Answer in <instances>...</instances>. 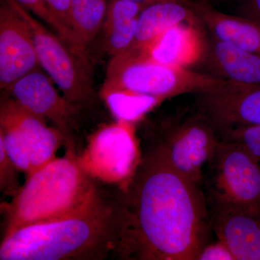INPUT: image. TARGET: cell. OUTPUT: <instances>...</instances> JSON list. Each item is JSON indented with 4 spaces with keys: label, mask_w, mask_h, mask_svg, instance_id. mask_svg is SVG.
I'll list each match as a JSON object with an SVG mask.
<instances>
[{
    "label": "cell",
    "mask_w": 260,
    "mask_h": 260,
    "mask_svg": "<svg viewBox=\"0 0 260 260\" xmlns=\"http://www.w3.org/2000/svg\"><path fill=\"white\" fill-rule=\"evenodd\" d=\"M28 25L41 68L68 102L83 107L95 100L93 77L85 53L49 31L16 0H8Z\"/></svg>",
    "instance_id": "cell-5"
},
{
    "label": "cell",
    "mask_w": 260,
    "mask_h": 260,
    "mask_svg": "<svg viewBox=\"0 0 260 260\" xmlns=\"http://www.w3.org/2000/svg\"><path fill=\"white\" fill-rule=\"evenodd\" d=\"M147 6L128 0L109 2L102 29L104 49L109 55H117L133 45L138 18Z\"/></svg>",
    "instance_id": "cell-17"
},
{
    "label": "cell",
    "mask_w": 260,
    "mask_h": 260,
    "mask_svg": "<svg viewBox=\"0 0 260 260\" xmlns=\"http://www.w3.org/2000/svg\"><path fill=\"white\" fill-rule=\"evenodd\" d=\"M136 157L132 123L118 121L98 130L90 138L85 153L77 160L93 179L119 183L133 175Z\"/></svg>",
    "instance_id": "cell-9"
},
{
    "label": "cell",
    "mask_w": 260,
    "mask_h": 260,
    "mask_svg": "<svg viewBox=\"0 0 260 260\" xmlns=\"http://www.w3.org/2000/svg\"><path fill=\"white\" fill-rule=\"evenodd\" d=\"M220 141L239 143L260 160V125L234 130L223 137Z\"/></svg>",
    "instance_id": "cell-23"
},
{
    "label": "cell",
    "mask_w": 260,
    "mask_h": 260,
    "mask_svg": "<svg viewBox=\"0 0 260 260\" xmlns=\"http://www.w3.org/2000/svg\"><path fill=\"white\" fill-rule=\"evenodd\" d=\"M128 1L135 2L145 5H150L155 3H162V2H177V3H183V4L189 5L193 0H128Z\"/></svg>",
    "instance_id": "cell-27"
},
{
    "label": "cell",
    "mask_w": 260,
    "mask_h": 260,
    "mask_svg": "<svg viewBox=\"0 0 260 260\" xmlns=\"http://www.w3.org/2000/svg\"><path fill=\"white\" fill-rule=\"evenodd\" d=\"M18 172L20 171L0 143V189L3 194L14 197L20 190L21 186L18 181Z\"/></svg>",
    "instance_id": "cell-22"
},
{
    "label": "cell",
    "mask_w": 260,
    "mask_h": 260,
    "mask_svg": "<svg viewBox=\"0 0 260 260\" xmlns=\"http://www.w3.org/2000/svg\"><path fill=\"white\" fill-rule=\"evenodd\" d=\"M201 25L179 24L167 29L146 45L136 48L160 64L189 69L206 59L208 42Z\"/></svg>",
    "instance_id": "cell-14"
},
{
    "label": "cell",
    "mask_w": 260,
    "mask_h": 260,
    "mask_svg": "<svg viewBox=\"0 0 260 260\" xmlns=\"http://www.w3.org/2000/svg\"><path fill=\"white\" fill-rule=\"evenodd\" d=\"M0 123L13 126L28 151L32 175L55 159L63 140L62 133L49 127L46 119L22 107L12 97L1 99Z\"/></svg>",
    "instance_id": "cell-13"
},
{
    "label": "cell",
    "mask_w": 260,
    "mask_h": 260,
    "mask_svg": "<svg viewBox=\"0 0 260 260\" xmlns=\"http://www.w3.org/2000/svg\"><path fill=\"white\" fill-rule=\"evenodd\" d=\"M243 16L256 20L260 23V0H242Z\"/></svg>",
    "instance_id": "cell-26"
},
{
    "label": "cell",
    "mask_w": 260,
    "mask_h": 260,
    "mask_svg": "<svg viewBox=\"0 0 260 260\" xmlns=\"http://www.w3.org/2000/svg\"><path fill=\"white\" fill-rule=\"evenodd\" d=\"M259 161L242 145L220 141L207 166L205 194L260 213Z\"/></svg>",
    "instance_id": "cell-7"
},
{
    "label": "cell",
    "mask_w": 260,
    "mask_h": 260,
    "mask_svg": "<svg viewBox=\"0 0 260 260\" xmlns=\"http://www.w3.org/2000/svg\"><path fill=\"white\" fill-rule=\"evenodd\" d=\"M215 77L228 81L260 84V56L212 37L206 59Z\"/></svg>",
    "instance_id": "cell-16"
},
{
    "label": "cell",
    "mask_w": 260,
    "mask_h": 260,
    "mask_svg": "<svg viewBox=\"0 0 260 260\" xmlns=\"http://www.w3.org/2000/svg\"><path fill=\"white\" fill-rule=\"evenodd\" d=\"M93 178L80 167L73 150L26 179L4 210V236L25 225L77 209L96 190Z\"/></svg>",
    "instance_id": "cell-3"
},
{
    "label": "cell",
    "mask_w": 260,
    "mask_h": 260,
    "mask_svg": "<svg viewBox=\"0 0 260 260\" xmlns=\"http://www.w3.org/2000/svg\"><path fill=\"white\" fill-rule=\"evenodd\" d=\"M189 5L212 37L260 56V23L257 21L243 15L226 14L194 1Z\"/></svg>",
    "instance_id": "cell-15"
},
{
    "label": "cell",
    "mask_w": 260,
    "mask_h": 260,
    "mask_svg": "<svg viewBox=\"0 0 260 260\" xmlns=\"http://www.w3.org/2000/svg\"><path fill=\"white\" fill-rule=\"evenodd\" d=\"M54 83L50 77L39 68L20 78L5 90L29 112L52 121L67 140L81 107L61 96Z\"/></svg>",
    "instance_id": "cell-12"
},
{
    "label": "cell",
    "mask_w": 260,
    "mask_h": 260,
    "mask_svg": "<svg viewBox=\"0 0 260 260\" xmlns=\"http://www.w3.org/2000/svg\"><path fill=\"white\" fill-rule=\"evenodd\" d=\"M108 0H72L71 30L78 46L85 51L102 28Z\"/></svg>",
    "instance_id": "cell-19"
},
{
    "label": "cell",
    "mask_w": 260,
    "mask_h": 260,
    "mask_svg": "<svg viewBox=\"0 0 260 260\" xmlns=\"http://www.w3.org/2000/svg\"><path fill=\"white\" fill-rule=\"evenodd\" d=\"M41 68L30 29L8 0L0 6V87Z\"/></svg>",
    "instance_id": "cell-11"
},
{
    "label": "cell",
    "mask_w": 260,
    "mask_h": 260,
    "mask_svg": "<svg viewBox=\"0 0 260 260\" xmlns=\"http://www.w3.org/2000/svg\"><path fill=\"white\" fill-rule=\"evenodd\" d=\"M45 1L54 17L73 32L71 30L72 0H45Z\"/></svg>",
    "instance_id": "cell-25"
},
{
    "label": "cell",
    "mask_w": 260,
    "mask_h": 260,
    "mask_svg": "<svg viewBox=\"0 0 260 260\" xmlns=\"http://www.w3.org/2000/svg\"><path fill=\"white\" fill-rule=\"evenodd\" d=\"M220 142L210 121L192 107L162 119L155 146L177 172L200 184Z\"/></svg>",
    "instance_id": "cell-6"
},
{
    "label": "cell",
    "mask_w": 260,
    "mask_h": 260,
    "mask_svg": "<svg viewBox=\"0 0 260 260\" xmlns=\"http://www.w3.org/2000/svg\"><path fill=\"white\" fill-rule=\"evenodd\" d=\"M182 23L202 25L189 5L162 2L148 5L138 18L136 35L131 47H143L167 29Z\"/></svg>",
    "instance_id": "cell-18"
},
{
    "label": "cell",
    "mask_w": 260,
    "mask_h": 260,
    "mask_svg": "<svg viewBox=\"0 0 260 260\" xmlns=\"http://www.w3.org/2000/svg\"><path fill=\"white\" fill-rule=\"evenodd\" d=\"M193 107L210 121L221 140L234 130L260 125V84L228 81L194 93Z\"/></svg>",
    "instance_id": "cell-8"
},
{
    "label": "cell",
    "mask_w": 260,
    "mask_h": 260,
    "mask_svg": "<svg viewBox=\"0 0 260 260\" xmlns=\"http://www.w3.org/2000/svg\"><path fill=\"white\" fill-rule=\"evenodd\" d=\"M227 82L214 75L160 64L131 47L112 56L101 90H125L164 101L205 91Z\"/></svg>",
    "instance_id": "cell-4"
},
{
    "label": "cell",
    "mask_w": 260,
    "mask_h": 260,
    "mask_svg": "<svg viewBox=\"0 0 260 260\" xmlns=\"http://www.w3.org/2000/svg\"><path fill=\"white\" fill-rule=\"evenodd\" d=\"M100 95L118 121L133 123L162 102L158 98L118 90H101Z\"/></svg>",
    "instance_id": "cell-20"
},
{
    "label": "cell",
    "mask_w": 260,
    "mask_h": 260,
    "mask_svg": "<svg viewBox=\"0 0 260 260\" xmlns=\"http://www.w3.org/2000/svg\"><path fill=\"white\" fill-rule=\"evenodd\" d=\"M117 199L97 189L69 213L25 225L3 237L0 260H101L116 256L121 229Z\"/></svg>",
    "instance_id": "cell-2"
},
{
    "label": "cell",
    "mask_w": 260,
    "mask_h": 260,
    "mask_svg": "<svg viewBox=\"0 0 260 260\" xmlns=\"http://www.w3.org/2000/svg\"><path fill=\"white\" fill-rule=\"evenodd\" d=\"M16 1L24 8L28 11L32 12L34 15L42 19L48 25H50L51 28L55 30L56 34L65 42L69 43L78 50L85 52L80 49L73 32L60 23L52 14L45 0H16Z\"/></svg>",
    "instance_id": "cell-21"
},
{
    "label": "cell",
    "mask_w": 260,
    "mask_h": 260,
    "mask_svg": "<svg viewBox=\"0 0 260 260\" xmlns=\"http://www.w3.org/2000/svg\"><path fill=\"white\" fill-rule=\"evenodd\" d=\"M210 228L235 260H260V213L206 196Z\"/></svg>",
    "instance_id": "cell-10"
},
{
    "label": "cell",
    "mask_w": 260,
    "mask_h": 260,
    "mask_svg": "<svg viewBox=\"0 0 260 260\" xmlns=\"http://www.w3.org/2000/svg\"><path fill=\"white\" fill-rule=\"evenodd\" d=\"M116 257L197 260L211 230L206 194L154 148L138 164L119 198Z\"/></svg>",
    "instance_id": "cell-1"
},
{
    "label": "cell",
    "mask_w": 260,
    "mask_h": 260,
    "mask_svg": "<svg viewBox=\"0 0 260 260\" xmlns=\"http://www.w3.org/2000/svg\"><path fill=\"white\" fill-rule=\"evenodd\" d=\"M197 260H235V258L229 248L218 240L213 244L205 245Z\"/></svg>",
    "instance_id": "cell-24"
}]
</instances>
